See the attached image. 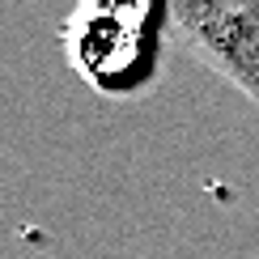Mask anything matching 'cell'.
<instances>
[{"label":"cell","mask_w":259,"mask_h":259,"mask_svg":"<svg viewBox=\"0 0 259 259\" xmlns=\"http://www.w3.org/2000/svg\"><path fill=\"white\" fill-rule=\"evenodd\" d=\"M187 47L259 106V0H166Z\"/></svg>","instance_id":"2"},{"label":"cell","mask_w":259,"mask_h":259,"mask_svg":"<svg viewBox=\"0 0 259 259\" xmlns=\"http://www.w3.org/2000/svg\"><path fill=\"white\" fill-rule=\"evenodd\" d=\"M166 21V0H77L64 21V42L94 90L123 98L157 77Z\"/></svg>","instance_id":"1"}]
</instances>
